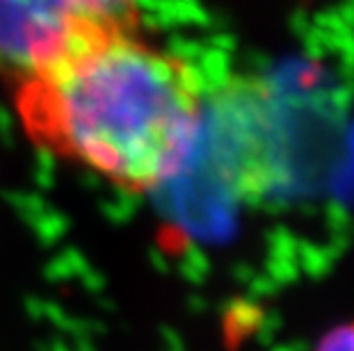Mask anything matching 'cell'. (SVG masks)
Wrapping results in <instances>:
<instances>
[{
  "mask_svg": "<svg viewBox=\"0 0 354 351\" xmlns=\"http://www.w3.org/2000/svg\"><path fill=\"white\" fill-rule=\"evenodd\" d=\"M12 103L35 148L131 197L174 181L206 121L201 73L142 23L66 43L12 82Z\"/></svg>",
  "mask_w": 354,
  "mask_h": 351,
  "instance_id": "obj_1",
  "label": "cell"
},
{
  "mask_svg": "<svg viewBox=\"0 0 354 351\" xmlns=\"http://www.w3.org/2000/svg\"><path fill=\"white\" fill-rule=\"evenodd\" d=\"M142 0H0V78L12 82L66 43L140 23Z\"/></svg>",
  "mask_w": 354,
  "mask_h": 351,
  "instance_id": "obj_2",
  "label": "cell"
},
{
  "mask_svg": "<svg viewBox=\"0 0 354 351\" xmlns=\"http://www.w3.org/2000/svg\"><path fill=\"white\" fill-rule=\"evenodd\" d=\"M318 351H354V324H345L325 335Z\"/></svg>",
  "mask_w": 354,
  "mask_h": 351,
  "instance_id": "obj_3",
  "label": "cell"
}]
</instances>
